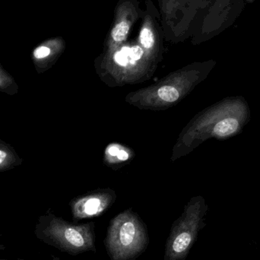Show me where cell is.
<instances>
[{"label": "cell", "instance_id": "6da1fadb", "mask_svg": "<svg viewBox=\"0 0 260 260\" xmlns=\"http://www.w3.org/2000/svg\"><path fill=\"white\" fill-rule=\"evenodd\" d=\"M35 234L44 244L71 256L96 253L95 224L92 221L76 224L53 215H46L40 218Z\"/></svg>", "mask_w": 260, "mask_h": 260}, {"label": "cell", "instance_id": "7a4b0ae2", "mask_svg": "<svg viewBox=\"0 0 260 260\" xmlns=\"http://www.w3.org/2000/svg\"><path fill=\"white\" fill-rule=\"evenodd\" d=\"M149 241L146 224L128 209L111 220L104 244L111 260H136L147 250Z\"/></svg>", "mask_w": 260, "mask_h": 260}, {"label": "cell", "instance_id": "3957f363", "mask_svg": "<svg viewBox=\"0 0 260 260\" xmlns=\"http://www.w3.org/2000/svg\"><path fill=\"white\" fill-rule=\"evenodd\" d=\"M95 65L102 77L113 79L117 83H126L149 78L157 64L135 41L104 50L103 53L96 59Z\"/></svg>", "mask_w": 260, "mask_h": 260}, {"label": "cell", "instance_id": "277c9868", "mask_svg": "<svg viewBox=\"0 0 260 260\" xmlns=\"http://www.w3.org/2000/svg\"><path fill=\"white\" fill-rule=\"evenodd\" d=\"M207 206L203 200L193 198L185 206L182 215L173 223L165 245L164 260H184L206 226Z\"/></svg>", "mask_w": 260, "mask_h": 260}, {"label": "cell", "instance_id": "5b68a950", "mask_svg": "<svg viewBox=\"0 0 260 260\" xmlns=\"http://www.w3.org/2000/svg\"><path fill=\"white\" fill-rule=\"evenodd\" d=\"M197 72L191 66L177 70L151 85L136 92L129 93L126 102L145 109L157 110L169 108L183 99L190 88Z\"/></svg>", "mask_w": 260, "mask_h": 260}, {"label": "cell", "instance_id": "8992f818", "mask_svg": "<svg viewBox=\"0 0 260 260\" xmlns=\"http://www.w3.org/2000/svg\"><path fill=\"white\" fill-rule=\"evenodd\" d=\"M165 39L180 43L197 31L198 17L209 0H156Z\"/></svg>", "mask_w": 260, "mask_h": 260}, {"label": "cell", "instance_id": "52a82bcc", "mask_svg": "<svg viewBox=\"0 0 260 260\" xmlns=\"http://www.w3.org/2000/svg\"><path fill=\"white\" fill-rule=\"evenodd\" d=\"M145 9L142 11V22L136 41L145 54L157 64L161 59L165 39L160 14L152 0H145Z\"/></svg>", "mask_w": 260, "mask_h": 260}, {"label": "cell", "instance_id": "ba28073f", "mask_svg": "<svg viewBox=\"0 0 260 260\" xmlns=\"http://www.w3.org/2000/svg\"><path fill=\"white\" fill-rule=\"evenodd\" d=\"M138 0H119L114 9V19L105 42L109 50L128 41L133 26L142 16Z\"/></svg>", "mask_w": 260, "mask_h": 260}, {"label": "cell", "instance_id": "9c48e42d", "mask_svg": "<svg viewBox=\"0 0 260 260\" xmlns=\"http://www.w3.org/2000/svg\"><path fill=\"white\" fill-rule=\"evenodd\" d=\"M116 194L113 190H99L78 197L71 203L73 221L98 218L114 204Z\"/></svg>", "mask_w": 260, "mask_h": 260}, {"label": "cell", "instance_id": "30bf717a", "mask_svg": "<svg viewBox=\"0 0 260 260\" xmlns=\"http://www.w3.org/2000/svg\"><path fill=\"white\" fill-rule=\"evenodd\" d=\"M66 47V42L62 37H56L43 42L35 47L33 57L35 60H49L60 54Z\"/></svg>", "mask_w": 260, "mask_h": 260}, {"label": "cell", "instance_id": "8fae6325", "mask_svg": "<svg viewBox=\"0 0 260 260\" xmlns=\"http://www.w3.org/2000/svg\"><path fill=\"white\" fill-rule=\"evenodd\" d=\"M238 128V121L236 119L227 118L218 122L214 126L213 132L216 136L224 137L235 133Z\"/></svg>", "mask_w": 260, "mask_h": 260}, {"label": "cell", "instance_id": "7c38bea8", "mask_svg": "<svg viewBox=\"0 0 260 260\" xmlns=\"http://www.w3.org/2000/svg\"><path fill=\"white\" fill-rule=\"evenodd\" d=\"M6 156H7L6 153L3 150H0V165L4 161L5 159L6 158Z\"/></svg>", "mask_w": 260, "mask_h": 260}, {"label": "cell", "instance_id": "4fadbf2b", "mask_svg": "<svg viewBox=\"0 0 260 260\" xmlns=\"http://www.w3.org/2000/svg\"><path fill=\"white\" fill-rule=\"evenodd\" d=\"M247 3H253V2H254L255 0H247Z\"/></svg>", "mask_w": 260, "mask_h": 260}, {"label": "cell", "instance_id": "5bb4252c", "mask_svg": "<svg viewBox=\"0 0 260 260\" xmlns=\"http://www.w3.org/2000/svg\"><path fill=\"white\" fill-rule=\"evenodd\" d=\"M17 260H24V259H18Z\"/></svg>", "mask_w": 260, "mask_h": 260}, {"label": "cell", "instance_id": "9a60e30c", "mask_svg": "<svg viewBox=\"0 0 260 260\" xmlns=\"http://www.w3.org/2000/svg\"><path fill=\"white\" fill-rule=\"evenodd\" d=\"M1 238H2V235H0V239H1Z\"/></svg>", "mask_w": 260, "mask_h": 260}, {"label": "cell", "instance_id": "2e32d148", "mask_svg": "<svg viewBox=\"0 0 260 260\" xmlns=\"http://www.w3.org/2000/svg\"><path fill=\"white\" fill-rule=\"evenodd\" d=\"M0 260H9V259H0Z\"/></svg>", "mask_w": 260, "mask_h": 260}]
</instances>
